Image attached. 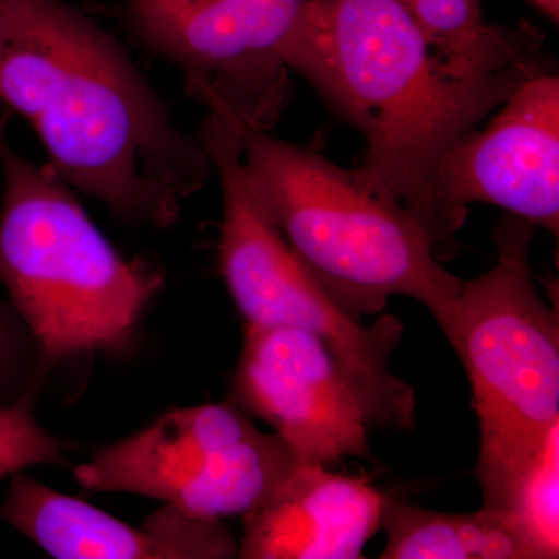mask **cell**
<instances>
[{
  "label": "cell",
  "instance_id": "6da1fadb",
  "mask_svg": "<svg viewBox=\"0 0 559 559\" xmlns=\"http://www.w3.org/2000/svg\"><path fill=\"white\" fill-rule=\"evenodd\" d=\"M0 103L70 189L130 226H173L212 176L200 135L175 123L120 40L64 0H0Z\"/></svg>",
  "mask_w": 559,
  "mask_h": 559
},
{
  "label": "cell",
  "instance_id": "7a4b0ae2",
  "mask_svg": "<svg viewBox=\"0 0 559 559\" xmlns=\"http://www.w3.org/2000/svg\"><path fill=\"white\" fill-rule=\"evenodd\" d=\"M331 109L367 142L358 168L371 189L409 210L444 248L437 176L452 146L544 61L498 73L455 64L399 0H307L283 49Z\"/></svg>",
  "mask_w": 559,
  "mask_h": 559
},
{
  "label": "cell",
  "instance_id": "3957f363",
  "mask_svg": "<svg viewBox=\"0 0 559 559\" xmlns=\"http://www.w3.org/2000/svg\"><path fill=\"white\" fill-rule=\"evenodd\" d=\"M250 183L275 227L316 278L355 319L390 297L425 305L450 341L463 280L444 270L417 218L371 189L358 170L322 154L241 128Z\"/></svg>",
  "mask_w": 559,
  "mask_h": 559
},
{
  "label": "cell",
  "instance_id": "277c9868",
  "mask_svg": "<svg viewBox=\"0 0 559 559\" xmlns=\"http://www.w3.org/2000/svg\"><path fill=\"white\" fill-rule=\"evenodd\" d=\"M0 283L44 362L130 340L164 275L127 260L47 165L0 138Z\"/></svg>",
  "mask_w": 559,
  "mask_h": 559
},
{
  "label": "cell",
  "instance_id": "5b68a950",
  "mask_svg": "<svg viewBox=\"0 0 559 559\" xmlns=\"http://www.w3.org/2000/svg\"><path fill=\"white\" fill-rule=\"evenodd\" d=\"M535 229L516 215L500 221L492 234L498 260L487 274L463 280L450 337L479 419L481 507L496 511L559 426L558 316L530 267Z\"/></svg>",
  "mask_w": 559,
  "mask_h": 559
},
{
  "label": "cell",
  "instance_id": "8992f818",
  "mask_svg": "<svg viewBox=\"0 0 559 559\" xmlns=\"http://www.w3.org/2000/svg\"><path fill=\"white\" fill-rule=\"evenodd\" d=\"M200 139L223 190L219 270L246 325L307 331L336 360L370 426L414 430L415 390L390 371L403 323L382 316L373 325H362L301 263L250 183L238 123L209 112Z\"/></svg>",
  "mask_w": 559,
  "mask_h": 559
},
{
  "label": "cell",
  "instance_id": "52a82bcc",
  "mask_svg": "<svg viewBox=\"0 0 559 559\" xmlns=\"http://www.w3.org/2000/svg\"><path fill=\"white\" fill-rule=\"evenodd\" d=\"M299 465L282 437L261 432L240 407L202 404L162 415L73 474L90 491L146 496L224 521L259 509Z\"/></svg>",
  "mask_w": 559,
  "mask_h": 559
},
{
  "label": "cell",
  "instance_id": "ba28073f",
  "mask_svg": "<svg viewBox=\"0 0 559 559\" xmlns=\"http://www.w3.org/2000/svg\"><path fill=\"white\" fill-rule=\"evenodd\" d=\"M307 0H121L140 46L182 73L190 97L271 131L293 100L286 40Z\"/></svg>",
  "mask_w": 559,
  "mask_h": 559
},
{
  "label": "cell",
  "instance_id": "9c48e42d",
  "mask_svg": "<svg viewBox=\"0 0 559 559\" xmlns=\"http://www.w3.org/2000/svg\"><path fill=\"white\" fill-rule=\"evenodd\" d=\"M484 130H473L441 160L437 207L444 246L473 202L498 205L559 230V79L538 73L511 92Z\"/></svg>",
  "mask_w": 559,
  "mask_h": 559
},
{
  "label": "cell",
  "instance_id": "30bf717a",
  "mask_svg": "<svg viewBox=\"0 0 559 559\" xmlns=\"http://www.w3.org/2000/svg\"><path fill=\"white\" fill-rule=\"evenodd\" d=\"M230 399L271 425L300 463L371 459L359 396L325 345L307 331L246 325Z\"/></svg>",
  "mask_w": 559,
  "mask_h": 559
},
{
  "label": "cell",
  "instance_id": "8fae6325",
  "mask_svg": "<svg viewBox=\"0 0 559 559\" xmlns=\"http://www.w3.org/2000/svg\"><path fill=\"white\" fill-rule=\"evenodd\" d=\"M0 521L60 559H221L237 558L240 550L223 521L201 520L164 503L142 528L132 527L25 471L11 474Z\"/></svg>",
  "mask_w": 559,
  "mask_h": 559
},
{
  "label": "cell",
  "instance_id": "7c38bea8",
  "mask_svg": "<svg viewBox=\"0 0 559 559\" xmlns=\"http://www.w3.org/2000/svg\"><path fill=\"white\" fill-rule=\"evenodd\" d=\"M385 498L366 477L300 463L242 518V559H358L381 528Z\"/></svg>",
  "mask_w": 559,
  "mask_h": 559
},
{
  "label": "cell",
  "instance_id": "4fadbf2b",
  "mask_svg": "<svg viewBox=\"0 0 559 559\" xmlns=\"http://www.w3.org/2000/svg\"><path fill=\"white\" fill-rule=\"evenodd\" d=\"M381 528V559H535L509 514L484 507L451 514L388 499Z\"/></svg>",
  "mask_w": 559,
  "mask_h": 559
},
{
  "label": "cell",
  "instance_id": "5bb4252c",
  "mask_svg": "<svg viewBox=\"0 0 559 559\" xmlns=\"http://www.w3.org/2000/svg\"><path fill=\"white\" fill-rule=\"evenodd\" d=\"M426 39L462 68L498 73L538 62L543 35L532 24L489 25L481 0H399Z\"/></svg>",
  "mask_w": 559,
  "mask_h": 559
},
{
  "label": "cell",
  "instance_id": "9a60e30c",
  "mask_svg": "<svg viewBox=\"0 0 559 559\" xmlns=\"http://www.w3.org/2000/svg\"><path fill=\"white\" fill-rule=\"evenodd\" d=\"M559 426L551 430L538 454L514 481L506 506L532 549L535 559H554L559 554Z\"/></svg>",
  "mask_w": 559,
  "mask_h": 559
},
{
  "label": "cell",
  "instance_id": "2e32d148",
  "mask_svg": "<svg viewBox=\"0 0 559 559\" xmlns=\"http://www.w3.org/2000/svg\"><path fill=\"white\" fill-rule=\"evenodd\" d=\"M33 466L68 468L69 460L61 441L39 425L24 393L0 403V479Z\"/></svg>",
  "mask_w": 559,
  "mask_h": 559
},
{
  "label": "cell",
  "instance_id": "e0dca14e",
  "mask_svg": "<svg viewBox=\"0 0 559 559\" xmlns=\"http://www.w3.org/2000/svg\"><path fill=\"white\" fill-rule=\"evenodd\" d=\"M39 356L31 331L10 305L0 301V400H7L27 378Z\"/></svg>",
  "mask_w": 559,
  "mask_h": 559
},
{
  "label": "cell",
  "instance_id": "ac0fdd59",
  "mask_svg": "<svg viewBox=\"0 0 559 559\" xmlns=\"http://www.w3.org/2000/svg\"><path fill=\"white\" fill-rule=\"evenodd\" d=\"M536 9L543 11L551 21L558 22L559 0H530Z\"/></svg>",
  "mask_w": 559,
  "mask_h": 559
},
{
  "label": "cell",
  "instance_id": "d6986e66",
  "mask_svg": "<svg viewBox=\"0 0 559 559\" xmlns=\"http://www.w3.org/2000/svg\"><path fill=\"white\" fill-rule=\"evenodd\" d=\"M3 135V123L2 120H0V138Z\"/></svg>",
  "mask_w": 559,
  "mask_h": 559
}]
</instances>
